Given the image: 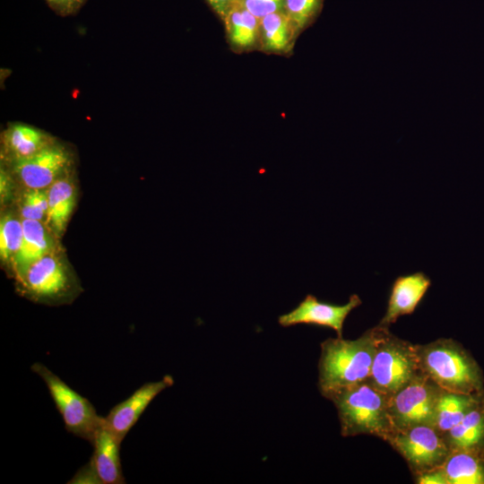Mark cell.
Listing matches in <instances>:
<instances>
[{
	"label": "cell",
	"instance_id": "6da1fadb",
	"mask_svg": "<svg viewBox=\"0 0 484 484\" xmlns=\"http://www.w3.org/2000/svg\"><path fill=\"white\" fill-rule=\"evenodd\" d=\"M376 333L375 326L355 340L328 338L320 344L317 385L322 396L368 379Z\"/></svg>",
	"mask_w": 484,
	"mask_h": 484
},
{
	"label": "cell",
	"instance_id": "7a4b0ae2",
	"mask_svg": "<svg viewBox=\"0 0 484 484\" xmlns=\"http://www.w3.org/2000/svg\"><path fill=\"white\" fill-rule=\"evenodd\" d=\"M416 350L420 371L440 388L466 394L484 393L483 371L460 342L439 338L416 344Z\"/></svg>",
	"mask_w": 484,
	"mask_h": 484
},
{
	"label": "cell",
	"instance_id": "3957f363",
	"mask_svg": "<svg viewBox=\"0 0 484 484\" xmlns=\"http://www.w3.org/2000/svg\"><path fill=\"white\" fill-rule=\"evenodd\" d=\"M335 406L343 437L377 436L386 442L395 431L389 411L390 396L367 380L324 396Z\"/></svg>",
	"mask_w": 484,
	"mask_h": 484
},
{
	"label": "cell",
	"instance_id": "277c9868",
	"mask_svg": "<svg viewBox=\"0 0 484 484\" xmlns=\"http://www.w3.org/2000/svg\"><path fill=\"white\" fill-rule=\"evenodd\" d=\"M375 353L367 381L391 396L421 371L416 344L392 334L388 327L377 324Z\"/></svg>",
	"mask_w": 484,
	"mask_h": 484
},
{
	"label": "cell",
	"instance_id": "5b68a950",
	"mask_svg": "<svg viewBox=\"0 0 484 484\" xmlns=\"http://www.w3.org/2000/svg\"><path fill=\"white\" fill-rule=\"evenodd\" d=\"M14 279L21 295L39 303H66L80 292V287L55 251L30 264Z\"/></svg>",
	"mask_w": 484,
	"mask_h": 484
},
{
	"label": "cell",
	"instance_id": "8992f818",
	"mask_svg": "<svg viewBox=\"0 0 484 484\" xmlns=\"http://www.w3.org/2000/svg\"><path fill=\"white\" fill-rule=\"evenodd\" d=\"M31 370L41 377L60 413L67 432L90 443L103 422L91 402L74 391L44 364L35 362Z\"/></svg>",
	"mask_w": 484,
	"mask_h": 484
},
{
	"label": "cell",
	"instance_id": "52a82bcc",
	"mask_svg": "<svg viewBox=\"0 0 484 484\" xmlns=\"http://www.w3.org/2000/svg\"><path fill=\"white\" fill-rule=\"evenodd\" d=\"M386 442L403 457L413 476L443 467L450 454L444 435L431 425L397 429Z\"/></svg>",
	"mask_w": 484,
	"mask_h": 484
},
{
	"label": "cell",
	"instance_id": "ba28073f",
	"mask_svg": "<svg viewBox=\"0 0 484 484\" xmlns=\"http://www.w3.org/2000/svg\"><path fill=\"white\" fill-rule=\"evenodd\" d=\"M442 388L420 372L389 398V411L395 430L418 425L434 426Z\"/></svg>",
	"mask_w": 484,
	"mask_h": 484
},
{
	"label": "cell",
	"instance_id": "9c48e42d",
	"mask_svg": "<svg viewBox=\"0 0 484 484\" xmlns=\"http://www.w3.org/2000/svg\"><path fill=\"white\" fill-rule=\"evenodd\" d=\"M73 164L71 150L57 141L34 156L5 167L21 188L47 189L71 171Z\"/></svg>",
	"mask_w": 484,
	"mask_h": 484
},
{
	"label": "cell",
	"instance_id": "30bf717a",
	"mask_svg": "<svg viewBox=\"0 0 484 484\" xmlns=\"http://www.w3.org/2000/svg\"><path fill=\"white\" fill-rule=\"evenodd\" d=\"M360 304L361 299L357 294H352L344 305L319 301L308 294L294 309L280 315L278 323L282 327L302 324L324 326L335 331L337 337H342L346 317Z\"/></svg>",
	"mask_w": 484,
	"mask_h": 484
},
{
	"label": "cell",
	"instance_id": "8fae6325",
	"mask_svg": "<svg viewBox=\"0 0 484 484\" xmlns=\"http://www.w3.org/2000/svg\"><path fill=\"white\" fill-rule=\"evenodd\" d=\"M173 385L174 378L170 375L143 384L127 399L114 406L103 417V424L122 442L154 398Z\"/></svg>",
	"mask_w": 484,
	"mask_h": 484
},
{
	"label": "cell",
	"instance_id": "7c38bea8",
	"mask_svg": "<svg viewBox=\"0 0 484 484\" xmlns=\"http://www.w3.org/2000/svg\"><path fill=\"white\" fill-rule=\"evenodd\" d=\"M57 140L50 134L24 123H10L1 134V162L11 166L29 159Z\"/></svg>",
	"mask_w": 484,
	"mask_h": 484
},
{
	"label": "cell",
	"instance_id": "4fadbf2b",
	"mask_svg": "<svg viewBox=\"0 0 484 484\" xmlns=\"http://www.w3.org/2000/svg\"><path fill=\"white\" fill-rule=\"evenodd\" d=\"M430 284V279L421 272L396 278L391 289L386 312L378 324L389 327L400 316L412 314Z\"/></svg>",
	"mask_w": 484,
	"mask_h": 484
},
{
	"label": "cell",
	"instance_id": "5bb4252c",
	"mask_svg": "<svg viewBox=\"0 0 484 484\" xmlns=\"http://www.w3.org/2000/svg\"><path fill=\"white\" fill-rule=\"evenodd\" d=\"M93 454L91 461L101 484H125L120 460L121 441L103 424L91 443Z\"/></svg>",
	"mask_w": 484,
	"mask_h": 484
},
{
	"label": "cell",
	"instance_id": "9a60e30c",
	"mask_svg": "<svg viewBox=\"0 0 484 484\" xmlns=\"http://www.w3.org/2000/svg\"><path fill=\"white\" fill-rule=\"evenodd\" d=\"M48 208L45 223L53 235L60 238L70 220L76 202L73 169L48 188Z\"/></svg>",
	"mask_w": 484,
	"mask_h": 484
},
{
	"label": "cell",
	"instance_id": "2e32d148",
	"mask_svg": "<svg viewBox=\"0 0 484 484\" xmlns=\"http://www.w3.org/2000/svg\"><path fill=\"white\" fill-rule=\"evenodd\" d=\"M23 237L12 270L16 275L48 253L55 251L54 235L44 221L22 219Z\"/></svg>",
	"mask_w": 484,
	"mask_h": 484
},
{
	"label": "cell",
	"instance_id": "e0dca14e",
	"mask_svg": "<svg viewBox=\"0 0 484 484\" xmlns=\"http://www.w3.org/2000/svg\"><path fill=\"white\" fill-rule=\"evenodd\" d=\"M450 452L484 453V398L464 418L444 434Z\"/></svg>",
	"mask_w": 484,
	"mask_h": 484
},
{
	"label": "cell",
	"instance_id": "ac0fdd59",
	"mask_svg": "<svg viewBox=\"0 0 484 484\" xmlns=\"http://www.w3.org/2000/svg\"><path fill=\"white\" fill-rule=\"evenodd\" d=\"M483 398L484 393L466 394L442 389L436 408L434 427L441 434H445Z\"/></svg>",
	"mask_w": 484,
	"mask_h": 484
},
{
	"label": "cell",
	"instance_id": "d6986e66",
	"mask_svg": "<svg viewBox=\"0 0 484 484\" xmlns=\"http://www.w3.org/2000/svg\"><path fill=\"white\" fill-rule=\"evenodd\" d=\"M442 468L447 484H484L483 452H450Z\"/></svg>",
	"mask_w": 484,
	"mask_h": 484
},
{
	"label": "cell",
	"instance_id": "ffe728a7",
	"mask_svg": "<svg viewBox=\"0 0 484 484\" xmlns=\"http://www.w3.org/2000/svg\"><path fill=\"white\" fill-rule=\"evenodd\" d=\"M225 18L229 39L235 46L247 48L255 42L259 19L242 2L235 0Z\"/></svg>",
	"mask_w": 484,
	"mask_h": 484
},
{
	"label": "cell",
	"instance_id": "44dd1931",
	"mask_svg": "<svg viewBox=\"0 0 484 484\" xmlns=\"http://www.w3.org/2000/svg\"><path fill=\"white\" fill-rule=\"evenodd\" d=\"M261 25L268 49L284 51L288 48L293 25L286 12L280 11L264 16L261 19Z\"/></svg>",
	"mask_w": 484,
	"mask_h": 484
},
{
	"label": "cell",
	"instance_id": "7402d4cb",
	"mask_svg": "<svg viewBox=\"0 0 484 484\" xmlns=\"http://www.w3.org/2000/svg\"><path fill=\"white\" fill-rule=\"evenodd\" d=\"M23 237L22 219L13 213L2 214L0 220V257L11 263L17 255Z\"/></svg>",
	"mask_w": 484,
	"mask_h": 484
},
{
	"label": "cell",
	"instance_id": "603a6c76",
	"mask_svg": "<svg viewBox=\"0 0 484 484\" xmlns=\"http://www.w3.org/2000/svg\"><path fill=\"white\" fill-rule=\"evenodd\" d=\"M21 189L22 191L18 198L19 216L25 220L45 222L48 208L47 189Z\"/></svg>",
	"mask_w": 484,
	"mask_h": 484
},
{
	"label": "cell",
	"instance_id": "cb8c5ba5",
	"mask_svg": "<svg viewBox=\"0 0 484 484\" xmlns=\"http://www.w3.org/2000/svg\"><path fill=\"white\" fill-rule=\"evenodd\" d=\"M322 0H286L285 12L294 30L304 28L318 12Z\"/></svg>",
	"mask_w": 484,
	"mask_h": 484
},
{
	"label": "cell",
	"instance_id": "d4e9b609",
	"mask_svg": "<svg viewBox=\"0 0 484 484\" xmlns=\"http://www.w3.org/2000/svg\"><path fill=\"white\" fill-rule=\"evenodd\" d=\"M286 0H243L244 6L259 20L264 16L282 11Z\"/></svg>",
	"mask_w": 484,
	"mask_h": 484
},
{
	"label": "cell",
	"instance_id": "484cf974",
	"mask_svg": "<svg viewBox=\"0 0 484 484\" xmlns=\"http://www.w3.org/2000/svg\"><path fill=\"white\" fill-rule=\"evenodd\" d=\"M49 8L57 15L68 17L75 15L88 0H45Z\"/></svg>",
	"mask_w": 484,
	"mask_h": 484
},
{
	"label": "cell",
	"instance_id": "4316f807",
	"mask_svg": "<svg viewBox=\"0 0 484 484\" xmlns=\"http://www.w3.org/2000/svg\"><path fill=\"white\" fill-rule=\"evenodd\" d=\"M16 187V183L10 173L9 169L1 165L0 169V199L1 205H4L9 203Z\"/></svg>",
	"mask_w": 484,
	"mask_h": 484
},
{
	"label": "cell",
	"instance_id": "83f0119b",
	"mask_svg": "<svg viewBox=\"0 0 484 484\" xmlns=\"http://www.w3.org/2000/svg\"><path fill=\"white\" fill-rule=\"evenodd\" d=\"M67 483L68 484H101L91 460L86 464L82 466Z\"/></svg>",
	"mask_w": 484,
	"mask_h": 484
},
{
	"label": "cell",
	"instance_id": "f1b7e54d",
	"mask_svg": "<svg viewBox=\"0 0 484 484\" xmlns=\"http://www.w3.org/2000/svg\"><path fill=\"white\" fill-rule=\"evenodd\" d=\"M418 484H447L443 468H436L414 476Z\"/></svg>",
	"mask_w": 484,
	"mask_h": 484
},
{
	"label": "cell",
	"instance_id": "f546056e",
	"mask_svg": "<svg viewBox=\"0 0 484 484\" xmlns=\"http://www.w3.org/2000/svg\"><path fill=\"white\" fill-rule=\"evenodd\" d=\"M207 2L219 15L225 18L235 0H207Z\"/></svg>",
	"mask_w": 484,
	"mask_h": 484
}]
</instances>
